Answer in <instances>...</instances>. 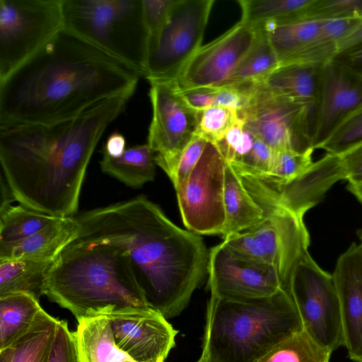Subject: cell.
Segmentation results:
<instances>
[{
  "label": "cell",
  "mask_w": 362,
  "mask_h": 362,
  "mask_svg": "<svg viewBox=\"0 0 362 362\" xmlns=\"http://www.w3.org/2000/svg\"><path fill=\"white\" fill-rule=\"evenodd\" d=\"M132 95L107 98L56 122L0 125L1 177L14 199L56 217L76 215L93 151Z\"/></svg>",
  "instance_id": "cell-1"
},
{
  "label": "cell",
  "mask_w": 362,
  "mask_h": 362,
  "mask_svg": "<svg viewBox=\"0 0 362 362\" xmlns=\"http://www.w3.org/2000/svg\"><path fill=\"white\" fill-rule=\"evenodd\" d=\"M74 218L77 239L124 250L148 306L166 319L179 315L206 279L209 251L203 239L177 226L144 196Z\"/></svg>",
  "instance_id": "cell-2"
},
{
  "label": "cell",
  "mask_w": 362,
  "mask_h": 362,
  "mask_svg": "<svg viewBox=\"0 0 362 362\" xmlns=\"http://www.w3.org/2000/svg\"><path fill=\"white\" fill-rule=\"evenodd\" d=\"M137 73L64 28L0 80V125L47 124L134 94Z\"/></svg>",
  "instance_id": "cell-3"
},
{
  "label": "cell",
  "mask_w": 362,
  "mask_h": 362,
  "mask_svg": "<svg viewBox=\"0 0 362 362\" xmlns=\"http://www.w3.org/2000/svg\"><path fill=\"white\" fill-rule=\"evenodd\" d=\"M44 296L78 321L127 308H150L122 248L77 238L56 257Z\"/></svg>",
  "instance_id": "cell-4"
},
{
  "label": "cell",
  "mask_w": 362,
  "mask_h": 362,
  "mask_svg": "<svg viewBox=\"0 0 362 362\" xmlns=\"http://www.w3.org/2000/svg\"><path fill=\"white\" fill-rule=\"evenodd\" d=\"M303 330L289 293L244 300L210 296L202 349L212 362H257L279 343Z\"/></svg>",
  "instance_id": "cell-5"
},
{
  "label": "cell",
  "mask_w": 362,
  "mask_h": 362,
  "mask_svg": "<svg viewBox=\"0 0 362 362\" xmlns=\"http://www.w3.org/2000/svg\"><path fill=\"white\" fill-rule=\"evenodd\" d=\"M64 28L144 76L142 0H62Z\"/></svg>",
  "instance_id": "cell-6"
},
{
  "label": "cell",
  "mask_w": 362,
  "mask_h": 362,
  "mask_svg": "<svg viewBox=\"0 0 362 362\" xmlns=\"http://www.w3.org/2000/svg\"><path fill=\"white\" fill-rule=\"evenodd\" d=\"M247 191L263 211V219L223 243L240 254L272 266L288 291L298 262L308 252L310 236L303 216L280 206L250 185Z\"/></svg>",
  "instance_id": "cell-7"
},
{
  "label": "cell",
  "mask_w": 362,
  "mask_h": 362,
  "mask_svg": "<svg viewBox=\"0 0 362 362\" xmlns=\"http://www.w3.org/2000/svg\"><path fill=\"white\" fill-rule=\"evenodd\" d=\"M214 0H175L164 24L148 40L144 76L174 80L199 49Z\"/></svg>",
  "instance_id": "cell-8"
},
{
  "label": "cell",
  "mask_w": 362,
  "mask_h": 362,
  "mask_svg": "<svg viewBox=\"0 0 362 362\" xmlns=\"http://www.w3.org/2000/svg\"><path fill=\"white\" fill-rule=\"evenodd\" d=\"M63 28L62 0H0V80Z\"/></svg>",
  "instance_id": "cell-9"
},
{
  "label": "cell",
  "mask_w": 362,
  "mask_h": 362,
  "mask_svg": "<svg viewBox=\"0 0 362 362\" xmlns=\"http://www.w3.org/2000/svg\"><path fill=\"white\" fill-rule=\"evenodd\" d=\"M288 292L303 329L316 342L332 352L344 346L341 304L333 276L309 253L294 268Z\"/></svg>",
  "instance_id": "cell-10"
},
{
  "label": "cell",
  "mask_w": 362,
  "mask_h": 362,
  "mask_svg": "<svg viewBox=\"0 0 362 362\" xmlns=\"http://www.w3.org/2000/svg\"><path fill=\"white\" fill-rule=\"evenodd\" d=\"M152 119L147 144L155 161L170 179L183 151L197 133L200 112L183 99L174 80L150 82Z\"/></svg>",
  "instance_id": "cell-11"
},
{
  "label": "cell",
  "mask_w": 362,
  "mask_h": 362,
  "mask_svg": "<svg viewBox=\"0 0 362 362\" xmlns=\"http://www.w3.org/2000/svg\"><path fill=\"white\" fill-rule=\"evenodd\" d=\"M226 161L208 142L186 182L175 189L185 226L198 235H220L226 214L223 202Z\"/></svg>",
  "instance_id": "cell-12"
},
{
  "label": "cell",
  "mask_w": 362,
  "mask_h": 362,
  "mask_svg": "<svg viewBox=\"0 0 362 362\" xmlns=\"http://www.w3.org/2000/svg\"><path fill=\"white\" fill-rule=\"evenodd\" d=\"M316 109L298 102L250 97L238 112L247 128L274 152L315 150L313 137Z\"/></svg>",
  "instance_id": "cell-13"
},
{
  "label": "cell",
  "mask_w": 362,
  "mask_h": 362,
  "mask_svg": "<svg viewBox=\"0 0 362 362\" xmlns=\"http://www.w3.org/2000/svg\"><path fill=\"white\" fill-rule=\"evenodd\" d=\"M208 276L211 296L219 299L264 298L282 288L272 266L244 256L223 242L209 250Z\"/></svg>",
  "instance_id": "cell-14"
},
{
  "label": "cell",
  "mask_w": 362,
  "mask_h": 362,
  "mask_svg": "<svg viewBox=\"0 0 362 362\" xmlns=\"http://www.w3.org/2000/svg\"><path fill=\"white\" fill-rule=\"evenodd\" d=\"M258 32L257 25L240 21L201 46L174 79L177 88L221 87L251 49Z\"/></svg>",
  "instance_id": "cell-15"
},
{
  "label": "cell",
  "mask_w": 362,
  "mask_h": 362,
  "mask_svg": "<svg viewBox=\"0 0 362 362\" xmlns=\"http://www.w3.org/2000/svg\"><path fill=\"white\" fill-rule=\"evenodd\" d=\"M103 315L110 322L117 345L136 361L165 360L175 345L177 331L151 308H127Z\"/></svg>",
  "instance_id": "cell-16"
},
{
  "label": "cell",
  "mask_w": 362,
  "mask_h": 362,
  "mask_svg": "<svg viewBox=\"0 0 362 362\" xmlns=\"http://www.w3.org/2000/svg\"><path fill=\"white\" fill-rule=\"evenodd\" d=\"M361 106L362 75L334 58L325 62L315 113L313 148H319Z\"/></svg>",
  "instance_id": "cell-17"
},
{
  "label": "cell",
  "mask_w": 362,
  "mask_h": 362,
  "mask_svg": "<svg viewBox=\"0 0 362 362\" xmlns=\"http://www.w3.org/2000/svg\"><path fill=\"white\" fill-rule=\"evenodd\" d=\"M247 177L272 201L303 216L322 199L335 182L344 180L340 156L327 153L300 175L286 183Z\"/></svg>",
  "instance_id": "cell-18"
},
{
  "label": "cell",
  "mask_w": 362,
  "mask_h": 362,
  "mask_svg": "<svg viewBox=\"0 0 362 362\" xmlns=\"http://www.w3.org/2000/svg\"><path fill=\"white\" fill-rule=\"evenodd\" d=\"M339 295L344 346L354 362H362V247L352 243L341 254L332 274Z\"/></svg>",
  "instance_id": "cell-19"
},
{
  "label": "cell",
  "mask_w": 362,
  "mask_h": 362,
  "mask_svg": "<svg viewBox=\"0 0 362 362\" xmlns=\"http://www.w3.org/2000/svg\"><path fill=\"white\" fill-rule=\"evenodd\" d=\"M323 64L293 63L280 65L259 82L236 88L247 98L290 100L317 110Z\"/></svg>",
  "instance_id": "cell-20"
},
{
  "label": "cell",
  "mask_w": 362,
  "mask_h": 362,
  "mask_svg": "<svg viewBox=\"0 0 362 362\" xmlns=\"http://www.w3.org/2000/svg\"><path fill=\"white\" fill-rule=\"evenodd\" d=\"M74 218H62L36 233L19 241L0 243V262L18 259H52L77 238Z\"/></svg>",
  "instance_id": "cell-21"
},
{
  "label": "cell",
  "mask_w": 362,
  "mask_h": 362,
  "mask_svg": "<svg viewBox=\"0 0 362 362\" xmlns=\"http://www.w3.org/2000/svg\"><path fill=\"white\" fill-rule=\"evenodd\" d=\"M77 322L74 334L78 362H141L117 345L106 316L88 317ZM149 362H165V360Z\"/></svg>",
  "instance_id": "cell-22"
},
{
  "label": "cell",
  "mask_w": 362,
  "mask_h": 362,
  "mask_svg": "<svg viewBox=\"0 0 362 362\" xmlns=\"http://www.w3.org/2000/svg\"><path fill=\"white\" fill-rule=\"evenodd\" d=\"M223 202L226 221L221 234L223 239L248 230L263 219L262 209L245 189L240 176L227 162Z\"/></svg>",
  "instance_id": "cell-23"
},
{
  "label": "cell",
  "mask_w": 362,
  "mask_h": 362,
  "mask_svg": "<svg viewBox=\"0 0 362 362\" xmlns=\"http://www.w3.org/2000/svg\"><path fill=\"white\" fill-rule=\"evenodd\" d=\"M55 259H18L0 262V296L25 293L40 300Z\"/></svg>",
  "instance_id": "cell-24"
},
{
  "label": "cell",
  "mask_w": 362,
  "mask_h": 362,
  "mask_svg": "<svg viewBox=\"0 0 362 362\" xmlns=\"http://www.w3.org/2000/svg\"><path fill=\"white\" fill-rule=\"evenodd\" d=\"M156 165L155 154L148 144L128 148L118 158L103 153L100 161L103 173L134 188L153 180Z\"/></svg>",
  "instance_id": "cell-25"
},
{
  "label": "cell",
  "mask_w": 362,
  "mask_h": 362,
  "mask_svg": "<svg viewBox=\"0 0 362 362\" xmlns=\"http://www.w3.org/2000/svg\"><path fill=\"white\" fill-rule=\"evenodd\" d=\"M59 320L43 310L26 333L0 352L8 362H48Z\"/></svg>",
  "instance_id": "cell-26"
},
{
  "label": "cell",
  "mask_w": 362,
  "mask_h": 362,
  "mask_svg": "<svg viewBox=\"0 0 362 362\" xmlns=\"http://www.w3.org/2000/svg\"><path fill=\"white\" fill-rule=\"evenodd\" d=\"M42 310L40 300L28 293L0 296V349L26 333Z\"/></svg>",
  "instance_id": "cell-27"
},
{
  "label": "cell",
  "mask_w": 362,
  "mask_h": 362,
  "mask_svg": "<svg viewBox=\"0 0 362 362\" xmlns=\"http://www.w3.org/2000/svg\"><path fill=\"white\" fill-rule=\"evenodd\" d=\"M323 20L303 18L264 26L279 66L303 52L314 42Z\"/></svg>",
  "instance_id": "cell-28"
},
{
  "label": "cell",
  "mask_w": 362,
  "mask_h": 362,
  "mask_svg": "<svg viewBox=\"0 0 362 362\" xmlns=\"http://www.w3.org/2000/svg\"><path fill=\"white\" fill-rule=\"evenodd\" d=\"M257 40L233 74L221 87H233L258 83L279 66L267 30L260 25Z\"/></svg>",
  "instance_id": "cell-29"
},
{
  "label": "cell",
  "mask_w": 362,
  "mask_h": 362,
  "mask_svg": "<svg viewBox=\"0 0 362 362\" xmlns=\"http://www.w3.org/2000/svg\"><path fill=\"white\" fill-rule=\"evenodd\" d=\"M313 0H238L241 21L270 26L303 19Z\"/></svg>",
  "instance_id": "cell-30"
},
{
  "label": "cell",
  "mask_w": 362,
  "mask_h": 362,
  "mask_svg": "<svg viewBox=\"0 0 362 362\" xmlns=\"http://www.w3.org/2000/svg\"><path fill=\"white\" fill-rule=\"evenodd\" d=\"M60 218L31 210L21 204H9L0 208V243L23 240Z\"/></svg>",
  "instance_id": "cell-31"
},
{
  "label": "cell",
  "mask_w": 362,
  "mask_h": 362,
  "mask_svg": "<svg viewBox=\"0 0 362 362\" xmlns=\"http://www.w3.org/2000/svg\"><path fill=\"white\" fill-rule=\"evenodd\" d=\"M332 353L303 329L279 343L257 362H329Z\"/></svg>",
  "instance_id": "cell-32"
},
{
  "label": "cell",
  "mask_w": 362,
  "mask_h": 362,
  "mask_svg": "<svg viewBox=\"0 0 362 362\" xmlns=\"http://www.w3.org/2000/svg\"><path fill=\"white\" fill-rule=\"evenodd\" d=\"M314 150L298 152L282 150L275 152L273 164L269 174L263 177L276 183H286L303 173L313 163Z\"/></svg>",
  "instance_id": "cell-33"
},
{
  "label": "cell",
  "mask_w": 362,
  "mask_h": 362,
  "mask_svg": "<svg viewBox=\"0 0 362 362\" xmlns=\"http://www.w3.org/2000/svg\"><path fill=\"white\" fill-rule=\"evenodd\" d=\"M239 120L238 111L223 106H211L200 112L196 135L215 144Z\"/></svg>",
  "instance_id": "cell-34"
},
{
  "label": "cell",
  "mask_w": 362,
  "mask_h": 362,
  "mask_svg": "<svg viewBox=\"0 0 362 362\" xmlns=\"http://www.w3.org/2000/svg\"><path fill=\"white\" fill-rule=\"evenodd\" d=\"M361 144L362 106L344 119L319 148L340 156Z\"/></svg>",
  "instance_id": "cell-35"
},
{
  "label": "cell",
  "mask_w": 362,
  "mask_h": 362,
  "mask_svg": "<svg viewBox=\"0 0 362 362\" xmlns=\"http://www.w3.org/2000/svg\"><path fill=\"white\" fill-rule=\"evenodd\" d=\"M256 139L257 136L247 128L243 119L240 118V120L215 145L225 160L230 165H234L239 163L250 152Z\"/></svg>",
  "instance_id": "cell-36"
},
{
  "label": "cell",
  "mask_w": 362,
  "mask_h": 362,
  "mask_svg": "<svg viewBox=\"0 0 362 362\" xmlns=\"http://www.w3.org/2000/svg\"><path fill=\"white\" fill-rule=\"evenodd\" d=\"M362 17V0H313L304 18L319 20Z\"/></svg>",
  "instance_id": "cell-37"
},
{
  "label": "cell",
  "mask_w": 362,
  "mask_h": 362,
  "mask_svg": "<svg viewBox=\"0 0 362 362\" xmlns=\"http://www.w3.org/2000/svg\"><path fill=\"white\" fill-rule=\"evenodd\" d=\"M274 154L267 144L257 137L250 152L239 163L230 165L239 175L263 177L271 170Z\"/></svg>",
  "instance_id": "cell-38"
},
{
  "label": "cell",
  "mask_w": 362,
  "mask_h": 362,
  "mask_svg": "<svg viewBox=\"0 0 362 362\" xmlns=\"http://www.w3.org/2000/svg\"><path fill=\"white\" fill-rule=\"evenodd\" d=\"M207 143L205 139L195 135L186 147L170 178L175 189L186 182L201 158Z\"/></svg>",
  "instance_id": "cell-39"
},
{
  "label": "cell",
  "mask_w": 362,
  "mask_h": 362,
  "mask_svg": "<svg viewBox=\"0 0 362 362\" xmlns=\"http://www.w3.org/2000/svg\"><path fill=\"white\" fill-rule=\"evenodd\" d=\"M48 362H78L74 334L66 320H59Z\"/></svg>",
  "instance_id": "cell-40"
},
{
  "label": "cell",
  "mask_w": 362,
  "mask_h": 362,
  "mask_svg": "<svg viewBox=\"0 0 362 362\" xmlns=\"http://www.w3.org/2000/svg\"><path fill=\"white\" fill-rule=\"evenodd\" d=\"M175 0H142L143 16L148 39L160 30Z\"/></svg>",
  "instance_id": "cell-41"
},
{
  "label": "cell",
  "mask_w": 362,
  "mask_h": 362,
  "mask_svg": "<svg viewBox=\"0 0 362 362\" xmlns=\"http://www.w3.org/2000/svg\"><path fill=\"white\" fill-rule=\"evenodd\" d=\"M178 90L183 99L192 108L201 112L214 105L218 88L197 87Z\"/></svg>",
  "instance_id": "cell-42"
},
{
  "label": "cell",
  "mask_w": 362,
  "mask_h": 362,
  "mask_svg": "<svg viewBox=\"0 0 362 362\" xmlns=\"http://www.w3.org/2000/svg\"><path fill=\"white\" fill-rule=\"evenodd\" d=\"M344 180L349 183L362 182V144L339 156Z\"/></svg>",
  "instance_id": "cell-43"
},
{
  "label": "cell",
  "mask_w": 362,
  "mask_h": 362,
  "mask_svg": "<svg viewBox=\"0 0 362 362\" xmlns=\"http://www.w3.org/2000/svg\"><path fill=\"white\" fill-rule=\"evenodd\" d=\"M248 105L247 95L240 90L232 87L218 88L214 105L223 106L238 111L243 110Z\"/></svg>",
  "instance_id": "cell-44"
},
{
  "label": "cell",
  "mask_w": 362,
  "mask_h": 362,
  "mask_svg": "<svg viewBox=\"0 0 362 362\" xmlns=\"http://www.w3.org/2000/svg\"><path fill=\"white\" fill-rule=\"evenodd\" d=\"M360 45H362V17L358 23L338 42L336 56Z\"/></svg>",
  "instance_id": "cell-45"
},
{
  "label": "cell",
  "mask_w": 362,
  "mask_h": 362,
  "mask_svg": "<svg viewBox=\"0 0 362 362\" xmlns=\"http://www.w3.org/2000/svg\"><path fill=\"white\" fill-rule=\"evenodd\" d=\"M126 149V139L124 136L116 132L110 134L107 139L103 153L112 158H118L124 153Z\"/></svg>",
  "instance_id": "cell-46"
},
{
  "label": "cell",
  "mask_w": 362,
  "mask_h": 362,
  "mask_svg": "<svg viewBox=\"0 0 362 362\" xmlns=\"http://www.w3.org/2000/svg\"><path fill=\"white\" fill-rule=\"evenodd\" d=\"M334 59L362 75V45L339 54Z\"/></svg>",
  "instance_id": "cell-47"
},
{
  "label": "cell",
  "mask_w": 362,
  "mask_h": 362,
  "mask_svg": "<svg viewBox=\"0 0 362 362\" xmlns=\"http://www.w3.org/2000/svg\"><path fill=\"white\" fill-rule=\"evenodd\" d=\"M347 189L362 203V182L358 183H349Z\"/></svg>",
  "instance_id": "cell-48"
},
{
  "label": "cell",
  "mask_w": 362,
  "mask_h": 362,
  "mask_svg": "<svg viewBox=\"0 0 362 362\" xmlns=\"http://www.w3.org/2000/svg\"><path fill=\"white\" fill-rule=\"evenodd\" d=\"M197 362H212L206 349H202V354Z\"/></svg>",
  "instance_id": "cell-49"
},
{
  "label": "cell",
  "mask_w": 362,
  "mask_h": 362,
  "mask_svg": "<svg viewBox=\"0 0 362 362\" xmlns=\"http://www.w3.org/2000/svg\"><path fill=\"white\" fill-rule=\"evenodd\" d=\"M357 235H358V238H359V240H360V243H359V244L361 245V247H362V229L358 230L357 231Z\"/></svg>",
  "instance_id": "cell-50"
}]
</instances>
